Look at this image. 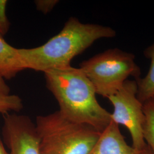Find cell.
Listing matches in <instances>:
<instances>
[{
	"label": "cell",
	"instance_id": "cell-1",
	"mask_svg": "<svg viewBox=\"0 0 154 154\" xmlns=\"http://www.w3.org/2000/svg\"><path fill=\"white\" fill-rule=\"evenodd\" d=\"M116 32L109 26L83 23L71 17L61 32L39 47L17 48L25 69L44 72L71 66L72 59L101 38L114 37Z\"/></svg>",
	"mask_w": 154,
	"mask_h": 154
},
{
	"label": "cell",
	"instance_id": "cell-2",
	"mask_svg": "<svg viewBox=\"0 0 154 154\" xmlns=\"http://www.w3.org/2000/svg\"><path fill=\"white\" fill-rule=\"evenodd\" d=\"M46 86L54 96L61 114L71 121L102 132L112 121L100 105L93 85L82 70L72 66L44 72Z\"/></svg>",
	"mask_w": 154,
	"mask_h": 154
},
{
	"label": "cell",
	"instance_id": "cell-3",
	"mask_svg": "<svg viewBox=\"0 0 154 154\" xmlns=\"http://www.w3.org/2000/svg\"><path fill=\"white\" fill-rule=\"evenodd\" d=\"M35 126L41 154H88L101 134L67 119L59 111L37 116Z\"/></svg>",
	"mask_w": 154,
	"mask_h": 154
},
{
	"label": "cell",
	"instance_id": "cell-4",
	"mask_svg": "<svg viewBox=\"0 0 154 154\" xmlns=\"http://www.w3.org/2000/svg\"><path fill=\"white\" fill-rule=\"evenodd\" d=\"M132 53L118 48L107 50L80 64L97 94L108 98L116 94L128 80L140 77V69Z\"/></svg>",
	"mask_w": 154,
	"mask_h": 154
},
{
	"label": "cell",
	"instance_id": "cell-5",
	"mask_svg": "<svg viewBox=\"0 0 154 154\" xmlns=\"http://www.w3.org/2000/svg\"><path fill=\"white\" fill-rule=\"evenodd\" d=\"M137 91L136 81L128 79L116 94L107 98L114 107L112 121L126 128L132 139V147L139 151L146 143L143 138V105L137 98Z\"/></svg>",
	"mask_w": 154,
	"mask_h": 154
},
{
	"label": "cell",
	"instance_id": "cell-6",
	"mask_svg": "<svg viewBox=\"0 0 154 154\" xmlns=\"http://www.w3.org/2000/svg\"><path fill=\"white\" fill-rule=\"evenodd\" d=\"M2 135L11 154H41L35 124L28 116L6 114Z\"/></svg>",
	"mask_w": 154,
	"mask_h": 154
},
{
	"label": "cell",
	"instance_id": "cell-7",
	"mask_svg": "<svg viewBox=\"0 0 154 154\" xmlns=\"http://www.w3.org/2000/svg\"><path fill=\"white\" fill-rule=\"evenodd\" d=\"M138 152L127 143L119 125L111 121L101 132L88 154H138Z\"/></svg>",
	"mask_w": 154,
	"mask_h": 154
},
{
	"label": "cell",
	"instance_id": "cell-8",
	"mask_svg": "<svg viewBox=\"0 0 154 154\" xmlns=\"http://www.w3.org/2000/svg\"><path fill=\"white\" fill-rule=\"evenodd\" d=\"M23 70L17 48L9 44L0 35V75L9 80Z\"/></svg>",
	"mask_w": 154,
	"mask_h": 154
},
{
	"label": "cell",
	"instance_id": "cell-9",
	"mask_svg": "<svg viewBox=\"0 0 154 154\" xmlns=\"http://www.w3.org/2000/svg\"><path fill=\"white\" fill-rule=\"evenodd\" d=\"M143 54L150 60L149 71L145 77L135 80L138 86L137 98L142 103L154 99V42L144 49Z\"/></svg>",
	"mask_w": 154,
	"mask_h": 154
},
{
	"label": "cell",
	"instance_id": "cell-10",
	"mask_svg": "<svg viewBox=\"0 0 154 154\" xmlns=\"http://www.w3.org/2000/svg\"><path fill=\"white\" fill-rule=\"evenodd\" d=\"M144 114L143 138L145 142L154 154V99L143 103Z\"/></svg>",
	"mask_w": 154,
	"mask_h": 154
},
{
	"label": "cell",
	"instance_id": "cell-11",
	"mask_svg": "<svg viewBox=\"0 0 154 154\" xmlns=\"http://www.w3.org/2000/svg\"><path fill=\"white\" fill-rule=\"evenodd\" d=\"M21 98L16 95L0 96V113L7 114L9 111L18 112L22 110Z\"/></svg>",
	"mask_w": 154,
	"mask_h": 154
},
{
	"label": "cell",
	"instance_id": "cell-12",
	"mask_svg": "<svg viewBox=\"0 0 154 154\" xmlns=\"http://www.w3.org/2000/svg\"><path fill=\"white\" fill-rule=\"evenodd\" d=\"M7 4V0H0V35L2 37L8 33L11 25L6 13Z\"/></svg>",
	"mask_w": 154,
	"mask_h": 154
},
{
	"label": "cell",
	"instance_id": "cell-13",
	"mask_svg": "<svg viewBox=\"0 0 154 154\" xmlns=\"http://www.w3.org/2000/svg\"><path fill=\"white\" fill-rule=\"evenodd\" d=\"M59 2L58 0H35L34 4L38 11L46 14L51 11Z\"/></svg>",
	"mask_w": 154,
	"mask_h": 154
},
{
	"label": "cell",
	"instance_id": "cell-14",
	"mask_svg": "<svg viewBox=\"0 0 154 154\" xmlns=\"http://www.w3.org/2000/svg\"><path fill=\"white\" fill-rule=\"evenodd\" d=\"M5 79L0 75V96L10 95L11 88L5 82Z\"/></svg>",
	"mask_w": 154,
	"mask_h": 154
},
{
	"label": "cell",
	"instance_id": "cell-15",
	"mask_svg": "<svg viewBox=\"0 0 154 154\" xmlns=\"http://www.w3.org/2000/svg\"><path fill=\"white\" fill-rule=\"evenodd\" d=\"M138 154H154L152 153V152L151 151V150L149 148V147L147 146V145L146 144V146H145V147L138 151Z\"/></svg>",
	"mask_w": 154,
	"mask_h": 154
},
{
	"label": "cell",
	"instance_id": "cell-16",
	"mask_svg": "<svg viewBox=\"0 0 154 154\" xmlns=\"http://www.w3.org/2000/svg\"><path fill=\"white\" fill-rule=\"evenodd\" d=\"M0 154H11L9 152L6 151L1 138H0Z\"/></svg>",
	"mask_w": 154,
	"mask_h": 154
}]
</instances>
